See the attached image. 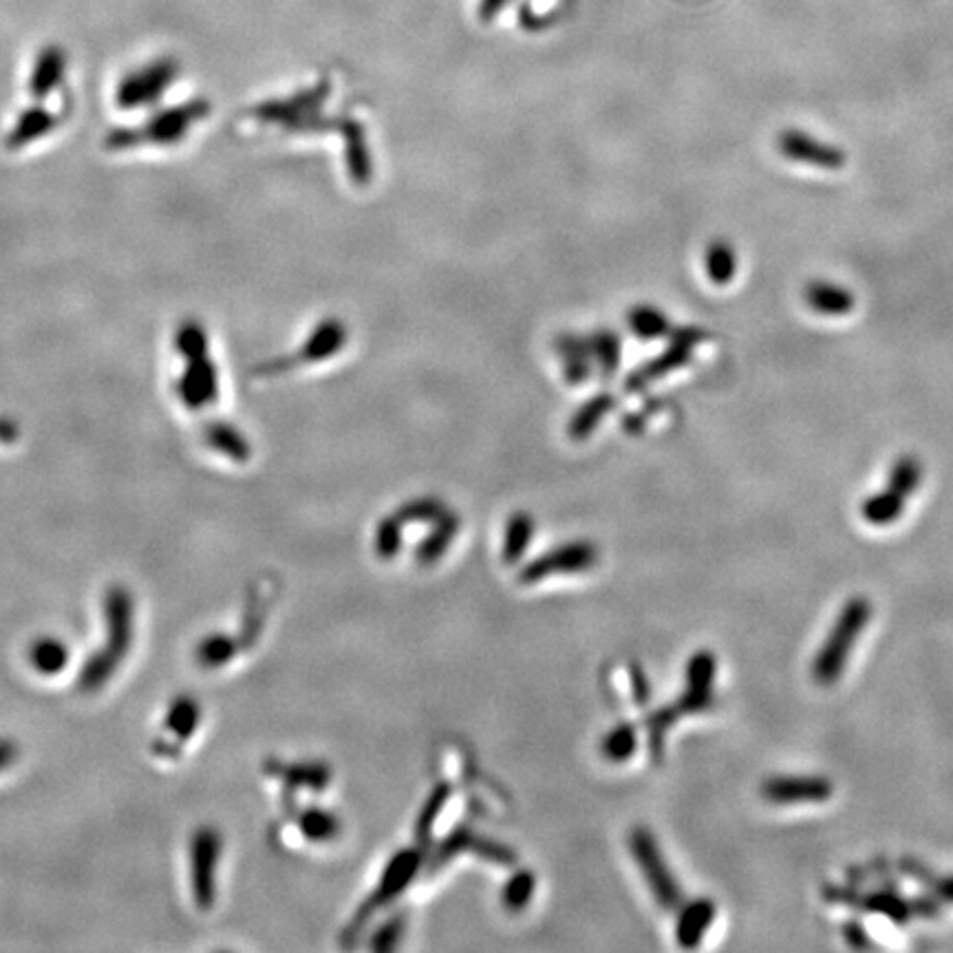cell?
<instances>
[{
  "label": "cell",
  "instance_id": "obj_28",
  "mask_svg": "<svg viewBox=\"0 0 953 953\" xmlns=\"http://www.w3.org/2000/svg\"><path fill=\"white\" fill-rule=\"evenodd\" d=\"M905 501V497L897 495L890 488L878 491L861 504V517L872 525H890L903 514Z\"/></svg>",
  "mask_w": 953,
  "mask_h": 953
},
{
  "label": "cell",
  "instance_id": "obj_10",
  "mask_svg": "<svg viewBox=\"0 0 953 953\" xmlns=\"http://www.w3.org/2000/svg\"><path fill=\"white\" fill-rule=\"evenodd\" d=\"M345 345H347V327L338 318H327L314 327V331L307 335L303 347L294 356L271 360V363L263 365L258 369V373L261 376H277V373H285L294 365L322 363V360L333 358Z\"/></svg>",
  "mask_w": 953,
  "mask_h": 953
},
{
  "label": "cell",
  "instance_id": "obj_15",
  "mask_svg": "<svg viewBox=\"0 0 953 953\" xmlns=\"http://www.w3.org/2000/svg\"><path fill=\"white\" fill-rule=\"evenodd\" d=\"M835 786L824 777H773L762 786V797L777 805L822 803L833 797Z\"/></svg>",
  "mask_w": 953,
  "mask_h": 953
},
{
  "label": "cell",
  "instance_id": "obj_3",
  "mask_svg": "<svg viewBox=\"0 0 953 953\" xmlns=\"http://www.w3.org/2000/svg\"><path fill=\"white\" fill-rule=\"evenodd\" d=\"M869 617H872V605L863 596L850 598L843 605L830 636L826 638V643L822 645L819 653H816V658L812 662V675H814L816 683L824 685V687H830L837 683L846 669V662H848L861 632L869 623Z\"/></svg>",
  "mask_w": 953,
  "mask_h": 953
},
{
  "label": "cell",
  "instance_id": "obj_9",
  "mask_svg": "<svg viewBox=\"0 0 953 953\" xmlns=\"http://www.w3.org/2000/svg\"><path fill=\"white\" fill-rule=\"evenodd\" d=\"M669 338H671L669 347L658 358L649 360L647 365H643L640 369H636L627 378L625 389L630 393L640 391L647 384H651V382L673 373L675 369L685 367L691 360V354H694L696 345L702 343V340L707 338V333L702 329H698V327H677V329H671Z\"/></svg>",
  "mask_w": 953,
  "mask_h": 953
},
{
  "label": "cell",
  "instance_id": "obj_2",
  "mask_svg": "<svg viewBox=\"0 0 953 953\" xmlns=\"http://www.w3.org/2000/svg\"><path fill=\"white\" fill-rule=\"evenodd\" d=\"M109 638L82 666L78 685L85 694H96L113 677L132 643V598L128 589L113 587L104 600Z\"/></svg>",
  "mask_w": 953,
  "mask_h": 953
},
{
  "label": "cell",
  "instance_id": "obj_25",
  "mask_svg": "<svg viewBox=\"0 0 953 953\" xmlns=\"http://www.w3.org/2000/svg\"><path fill=\"white\" fill-rule=\"evenodd\" d=\"M611 406H614V395L611 393H598L592 399H587L570 420L568 427L570 437L576 442L587 440L596 431L600 420L611 411Z\"/></svg>",
  "mask_w": 953,
  "mask_h": 953
},
{
  "label": "cell",
  "instance_id": "obj_34",
  "mask_svg": "<svg viewBox=\"0 0 953 953\" xmlns=\"http://www.w3.org/2000/svg\"><path fill=\"white\" fill-rule=\"evenodd\" d=\"M923 484V463L914 455H901L890 468L888 488L910 499Z\"/></svg>",
  "mask_w": 953,
  "mask_h": 953
},
{
  "label": "cell",
  "instance_id": "obj_49",
  "mask_svg": "<svg viewBox=\"0 0 953 953\" xmlns=\"http://www.w3.org/2000/svg\"><path fill=\"white\" fill-rule=\"evenodd\" d=\"M16 755H18L16 744H12L10 739H0V773L16 762Z\"/></svg>",
  "mask_w": 953,
  "mask_h": 953
},
{
  "label": "cell",
  "instance_id": "obj_44",
  "mask_svg": "<svg viewBox=\"0 0 953 953\" xmlns=\"http://www.w3.org/2000/svg\"><path fill=\"white\" fill-rule=\"evenodd\" d=\"M376 550L380 559H393L402 550V523L399 519H384L376 532Z\"/></svg>",
  "mask_w": 953,
  "mask_h": 953
},
{
  "label": "cell",
  "instance_id": "obj_23",
  "mask_svg": "<svg viewBox=\"0 0 953 953\" xmlns=\"http://www.w3.org/2000/svg\"><path fill=\"white\" fill-rule=\"evenodd\" d=\"M557 354L561 358L563 365V378L570 384H581L587 382L592 376V350H589V338H579V335H561L557 340Z\"/></svg>",
  "mask_w": 953,
  "mask_h": 953
},
{
  "label": "cell",
  "instance_id": "obj_7",
  "mask_svg": "<svg viewBox=\"0 0 953 953\" xmlns=\"http://www.w3.org/2000/svg\"><path fill=\"white\" fill-rule=\"evenodd\" d=\"M630 850H632L634 859L638 861V867L649 885L651 894L656 897V901L669 912L683 907V890H679L675 876L666 867V861H664L656 839L645 828H636L632 833Z\"/></svg>",
  "mask_w": 953,
  "mask_h": 953
},
{
  "label": "cell",
  "instance_id": "obj_40",
  "mask_svg": "<svg viewBox=\"0 0 953 953\" xmlns=\"http://www.w3.org/2000/svg\"><path fill=\"white\" fill-rule=\"evenodd\" d=\"M534 888H536V878H534L532 872H525V869L517 872V874L506 882V888H504V892H501L504 907H506L508 912H521V910L528 907V903L532 901V897H534Z\"/></svg>",
  "mask_w": 953,
  "mask_h": 953
},
{
  "label": "cell",
  "instance_id": "obj_41",
  "mask_svg": "<svg viewBox=\"0 0 953 953\" xmlns=\"http://www.w3.org/2000/svg\"><path fill=\"white\" fill-rule=\"evenodd\" d=\"M281 779L288 784L322 790L329 784V768L325 764H296V766H281L279 768Z\"/></svg>",
  "mask_w": 953,
  "mask_h": 953
},
{
  "label": "cell",
  "instance_id": "obj_8",
  "mask_svg": "<svg viewBox=\"0 0 953 953\" xmlns=\"http://www.w3.org/2000/svg\"><path fill=\"white\" fill-rule=\"evenodd\" d=\"M221 835L215 828H199L190 841V882L192 897L201 910H211L217 899V867L221 856Z\"/></svg>",
  "mask_w": 953,
  "mask_h": 953
},
{
  "label": "cell",
  "instance_id": "obj_19",
  "mask_svg": "<svg viewBox=\"0 0 953 953\" xmlns=\"http://www.w3.org/2000/svg\"><path fill=\"white\" fill-rule=\"evenodd\" d=\"M338 128L343 130V138H345V162H347L352 183L367 186L371 181V175H373V162L369 155L365 128L360 126V122L350 119V117H340Z\"/></svg>",
  "mask_w": 953,
  "mask_h": 953
},
{
  "label": "cell",
  "instance_id": "obj_48",
  "mask_svg": "<svg viewBox=\"0 0 953 953\" xmlns=\"http://www.w3.org/2000/svg\"><path fill=\"white\" fill-rule=\"evenodd\" d=\"M843 933H846V940L852 944V946H869V938H867V931L863 929V925L861 923H848L846 927H843Z\"/></svg>",
  "mask_w": 953,
  "mask_h": 953
},
{
  "label": "cell",
  "instance_id": "obj_29",
  "mask_svg": "<svg viewBox=\"0 0 953 953\" xmlns=\"http://www.w3.org/2000/svg\"><path fill=\"white\" fill-rule=\"evenodd\" d=\"M589 350L600 376L605 380L614 378L621 365V338L611 329H600L589 335Z\"/></svg>",
  "mask_w": 953,
  "mask_h": 953
},
{
  "label": "cell",
  "instance_id": "obj_36",
  "mask_svg": "<svg viewBox=\"0 0 953 953\" xmlns=\"http://www.w3.org/2000/svg\"><path fill=\"white\" fill-rule=\"evenodd\" d=\"M638 748V730L632 724H621L602 739V755L609 762H627Z\"/></svg>",
  "mask_w": 953,
  "mask_h": 953
},
{
  "label": "cell",
  "instance_id": "obj_1",
  "mask_svg": "<svg viewBox=\"0 0 953 953\" xmlns=\"http://www.w3.org/2000/svg\"><path fill=\"white\" fill-rule=\"evenodd\" d=\"M213 106L208 100L194 98L177 106L155 111L140 126L115 128L104 138V149L109 151H132L142 147H177L181 144L192 128L211 115Z\"/></svg>",
  "mask_w": 953,
  "mask_h": 953
},
{
  "label": "cell",
  "instance_id": "obj_14",
  "mask_svg": "<svg viewBox=\"0 0 953 953\" xmlns=\"http://www.w3.org/2000/svg\"><path fill=\"white\" fill-rule=\"evenodd\" d=\"M717 662L711 651H698L687 664V689L679 696L673 707L679 715H694L707 711L713 700V683H715Z\"/></svg>",
  "mask_w": 953,
  "mask_h": 953
},
{
  "label": "cell",
  "instance_id": "obj_24",
  "mask_svg": "<svg viewBox=\"0 0 953 953\" xmlns=\"http://www.w3.org/2000/svg\"><path fill=\"white\" fill-rule=\"evenodd\" d=\"M199 720H201V709L196 700L181 696L170 704L164 717V730L173 737L175 748L186 744L196 733Z\"/></svg>",
  "mask_w": 953,
  "mask_h": 953
},
{
  "label": "cell",
  "instance_id": "obj_42",
  "mask_svg": "<svg viewBox=\"0 0 953 953\" xmlns=\"http://www.w3.org/2000/svg\"><path fill=\"white\" fill-rule=\"evenodd\" d=\"M234 640L228 636H211L206 640H201L199 649H196V658L203 666H221L226 662L232 660L234 656Z\"/></svg>",
  "mask_w": 953,
  "mask_h": 953
},
{
  "label": "cell",
  "instance_id": "obj_38",
  "mask_svg": "<svg viewBox=\"0 0 953 953\" xmlns=\"http://www.w3.org/2000/svg\"><path fill=\"white\" fill-rule=\"evenodd\" d=\"M448 799H450V786L440 784L431 792L427 803L422 805V812H420L418 824H416V837H418L420 843H429V839H431V835H433V830L437 826V819L442 816Z\"/></svg>",
  "mask_w": 953,
  "mask_h": 953
},
{
  "label": "cell",
  "instance_id": "obj_33",
  "mask_svg": "<svg viewBox=\"0 0 953 953\" xmlns=\"http://www.w3.org/2000/svg\"><path fill=\"white\" fill-rule=\"evenodd\" d=\"M627 325L640 340H656L671 333V322L664 312L653 305H636L627 314Z\"/></svg>",
  "mask_w": 953,
  "mask_h": 953
},
{
  "label": "cell",
  "instance_id": "obj_4",
  "mask_svg": "<svg viewBox=\"0 0 953 953\" xmlns=\"http://www.w3.org/2000/svg\"><path fill=\"white\" fill-rule=\"evenodd\" d=\"M329 93L331 85L322 80L316 87L298 91L290 98L269 100L254 106L252 117L265 124H279L292 132H322L329 128H338V119H327L320 113Z\"/></svg>",
  "mask_w": 953,
  "mask_h": 953
},
{
  "label": "cell",
  "instance_id": "obj_46",
  "mask_svg": "<svg viewBox=\"0 0 953 953\" xmlns=\"http://www.w3.org/2000/svg\"><path fill=\"white\" fill-rule=\"evenodd\" d=\"M630 675H632V694H634V700H636L638 704H647V702H649V679H647L643 666H640V664H632Z\"/></svg>",
  "mask_w": 953,
  "mask_h": 953
},
{
  "label": "cell",
  "instance_id": "obj_45",
  "mask_svg": "<svg viewBox=\"0 0 953 953\" xmlns=\"http://www.w3.org/2000/svg\"><path fill=\"white\" fill-rule=\"evenodd\" d=\"M402 931H404V920H402V916H395V918H391L389 923H384V925L376 931V936H373V942H371L373 951H391V949H395L397 942H399V938H402Z\"/></svg>",
  "mask_w": 953,
  "mask_h": 953
},
{
  "label": "cell",
  "instance_id": "obj_12",
  "mask_svg": "<svg viewBox=\"0 0 953 953\" xmlns=\"http://www.w3.org/2000/svg\"><path fill=\"white\" fill-rule=\"evenodd\" d=\"M598 559L596 548L587 541H574L568 543V546H561L552 552L541 555L538 559L530 561L521 574L519 581L523 585H536L543 579L548 576H557V574H576V572H585L589 570Z\"/></svg>",
  "mask_w": 953,
  "mask_h": 953
},
{
  "label": "cell",
  "instance_id": "obj_31",
  "mask_svg": "<svg viewBox=\"0 0 953 953\" xmlns=\"http://www.w3.org/2000/svg\"><path fill=\"white\" fill-rule=\"evenodd\" d=\"M532 536H534V521L530 514L517 512L508 519L504 534V561L508 566H514L525 555Z\"/></svg>",
  "mask_w": 953,
  "mask_h": 953
},
{
  "label": "cell",
  "instance_id": "obj_47",
  "mask_svg": "<svg viewBox=\"0 0 953 953\" xmlns=\"http://www.w3.org/2000/svg\"><path fill=\"white\" fill-rule=\"evenodd\" d=\"M512 0H480V18L484 23H493Z\"/></svg>",
  "mask_w": 953,
  "mask_h": 953
},
{
  "label": "cell",
  "instance_id": "obj_32",
  "mask_svg": "<svg viewBox=\"0 0 953 953\" xmlns=\"http://www.w3.org/2000/svg\"><path fill=\"white\" fill-rule=\"evenodd\" d=\"M457 528H459L457 517H453V514H444V517L437 521L435 530H433V532L420 543V548H418V552H416V559H418L422 566H431V563H435L437 559H442L444 552H446L448 546H450V541H453L455 534H457Z\"/></svg>",
  "mask_w": 953,
  "mask_h": 953
},
{
  "label": "cell",
  "instance_id": "obj_35",
  "mask_svg": "<svg viewBox=\"0 0 953 953\" xmlns=\"http://www.w3.org/2000/svg\"><path fill=\"white\" fill-rule=\"evenodd\" d=\"M298 828L309 841L325 843L338 835L340 822H338V816H333L331 812H327L322 808H307L298 816Z\"/></svg>",
  "mask_w": 953,
  "mask_h": 953
},
{
  "label": "cell",
  "instance_id": "obj_43",
  "mask_svg": "<svg viewBox=\"0 0 953 953\" xmlns=\"http://www.w3.org/2000/svg\"><path fill=\"white\" fill-rule=\"evenodd\" d=\"M444 506L437 499H416L397 510L399 523H431L444 517Z\"/></svg>",
  "mask_w": 953,
  "mask_h": 953
},
{
  "label": "cell",
  "instance_id": "obj_39",
  "mask_svg": "<svg viewBox=\"0 0 953 953\" xmlns=\"http://www.w3.org/2000/svg\"><path fill=\"white\" fill-rule=\"evenodd\" d=\"M677 717H679V713H677V709H675L673 704H666V707L653 711V713L647 717V724H645V726H647V735H649V751H651V758H653L656 762L662 760L666 730L675 724Z\"/></svg>",
  "mask_w": 953,
  "mask_h": 953
},
{
  "label": "cell",
  "instance_id": "obj_17",
  "mask_svg": "<svg viewBox=\"0 0 953 953\" xmlns=\"http://www.w3.org/2000/svg\"><path fill=\"white\" fill-rule=\"evenodd\" d=\"M803 303L819 316L841 318L854 312L856 296L850 288H843L828 279H810L803 285Z\"/></svg>",
  "mask_w": 953,
  "mask_h": 953
},
{
  "label": "cell",
  "instance_id": "obj_5",
  "mask_svg": "<svg viewBox=\"0 0 953 953\" xmlns=\"http://www.w3.org/2000/svg\"><path fill=\"white\" fill-rule=\"evenodd\" d=\"M179 76V64L173 58L153 60L140 69L126 74L115 89V104L122 111H138L157 104Z\"/></svg>",
  "mask_w": 953,
  "mask_h": 953
},
{
  "label": "cell",
  "instance_id": "obj_27",
  "mask_svg": "<svg viewBox=\"0 0 953 953\" xmlns=\"http://www.w3.org/2000/svg\"><path fill=\"white\" fill-rule=\"evenodd\" d=\"M704 269L713 285H728L737 275V254L733 243L726 239L711 241L704 252Z\"/></svg>",
  "mask_w": 953,
  "mask_h": 953
},
{
  "label": "cell",
  "instance_id": "obj_26",
  "mask_svg": "<svg viewBox=\"0 0 953 953\" xmlns=\"http://www.w3.org/2000/svg\"><path fill=\"white\" fill-rule=\"evenodd\" d=\"M29 664L40 675H58L69 664V649L60 638H38L27 651Z\"/></svg>",
  "mask_w": 953,
  "mask_h": 953
},
{
  "label": "cell",
  "instance_id": "obj_11",
  "mask_svg": "<svg viewBox=\"0 0 953 953\" xmlns=\"http://www.w3.org/2000/svg\"><path fill=\"white\" fill-rule=\"evenodd\" d=\"M777 149L788 162L819 170H841L848 164V155L839 147L828 144L799 128L782 130L777 138Z\"/></svg>",
  "mask_w": 953,
  "mask_h": 953
},
{
  "label": "cell",
  "instance_id": "obj_13",
  "mask_svg": "<svg viewBox=\"0 0 953 953\" xmlns=\"http://www.w3.org/2000/svg\"><path fill=\"white\" fill-rule=\"evenodd\" d=\"M177 397L188 411H203L219 399V371L211 356L183 363V371L177 378Z\"/></svg>",
  "mask_w": 953,
  "mask_h": 953
},
{
  "label": "cell",
  "instance_id": "obj_30",
  "mask_svg": "<svg viewBox=\"0 0 953 953\" xmlns=\"http://www.w3.org/2000/svg\"><path fill=\"white\" fill-rule=\"evenodd\" d=\"M173 345L183 363L194 360V358H203V356H208V352H211L208 331L199 320H183L175 329Z\"/></svg>",
  "mask_w": 953,
  "mask_h": 953
},
{
  "label": "cell",
  "instance_id": "obj_50",
  "mask_svg": "<svg viewBox=\"0 0 953 953\" xmlns=\"http://www.w3.org/2000/svg\"><path fill=\"white\" fill-rule=\"evenodd\" d=\"M936 890L944 901L953 903V878H942L936 882Z\"/></svg>",
  "mask_w": 953,
  "mask_h": 953
},
{
  "label": "cell",
  "instance_id": "obj_21",
  "mask_svg": "<svg viewBox=\"0 0 953 953\" xmlns=\"http://www.w3.org/2000/svg\"><path fill=\"white\" fill-rule=\"evenodd\" d=\"M201 435H203V442H206L208 448H213L215 453H219L237 463H245L252 457L250 442L232 422L211 420V422H206V427H203Z\"/></svg>",
  "mask_w": 953,
  "mask_h": 953
},
{
  "label": "cell",
  "instance_id": "obj_18",
  "mask_svg": "<svg viewBox=\"0 0 953 953\" xmlns=\"http://www.w3.org/2000/svg\"><path fill=\"white\" fill-rule=\"evenodd\" d=\"M55 126H58V115L45 109L42 104H34L25 109L12 124L10 132L5 135V149L10 151L27 149L29 144L42 140Z\"/></svg>",
  "mask_w": 953,
  "mask_h": 953
},
{
  "label": "cell",
  "instance_id": "obj_20",
  "mask_svg": "<svg viewBox=\"0 0 953 953\" xmlns=\"http://www.w3.org/2000/svg\"><path fill=\"white\" fill-rule=\"evenodd\" d=\"M64 74H66L64 49L55 45L45 47L34 62V69L29 76V96L38 102L47 100L62 85Z\"/></svg>",
  "mask_w": 953,
  "mask_h": 953
},
{
  "label": "cell",
  "instance_id": "obj_22",
  "mask_svg": "<svg viewBox=\"0 0 953 953\" xmlns=\"http://www.w3.org/2000/svg\"><path fill=\"white\" fill-rule=\"evenodd\" d=\"M713 918H715V903L709 899H696L689 905H685L675 925L677 944L685 949H696L702 942Z\"/></svg>",
  "mask_w": 953,
  "mask_h": 953
},
{
  "label": "cell",
  "instance_id": "obj_6",
  "mask_svg": "<svg viewBox=\"0 0 953 953\" xmlns=\"http://www.w3.org/2000/svg\"><path fill=\"white\" fill-rule=\"evenodd\" d=\"M420 867H422V852L420 850H399L397 854H393L391 861L386 863L382 876H380L376 892L356 912V916L347 929V938H354L371 920V916L376 912H380L382 907L393 903L408 888V885L414 882Z\"/></svg>",
  "mask_w": 953,
  "mask_h": 953
},
{
  "label": "cell",
  "instance_id": "obj_37",
  "mask_svg": "<svg viewBox=\"0 0 953 953\" xmlns=\"http://www.w3.org/2000/svg\"><path fill=\"white\" fill-rule=\"evenodd\" d=\"M854 905H859L867 912H874V914L888 916L894 923H907L912 918V912H914L912 905L894 892H874L869 897L859 899V903H854Z\"/></svg>",
  "mask_w": 953,
  "mask_h": 953
},
{
  "label": "cell",
  "instance_id": "obj_16",
  "mask_svg": "<svg viewBox=\"0 0 953 953\" xmlns=\"http://www.w3.org/2000/svg\"><path fill=\"white\" fill-rule=\"evenodd\" d=\"M463 852H472L476 856L499 863L504 867H510L517 861V856L506 846H499V843H495L486 837H480V835H472L466 826H459L455 833H450L442 841V846L435 854V863H446L448 859L463 854Z\"/></svg>",
  "mask_w": 953,
  "mask_h": 953
}]
</instances>
